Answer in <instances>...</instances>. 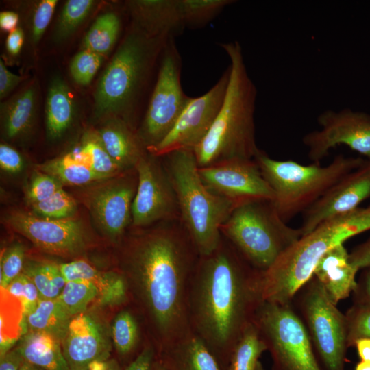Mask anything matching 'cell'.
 Listing matches in <instances>:
<instances>
[{
  "label": "cell",
  "instance_id": "1",
  "mask_svg": "<svg viewBox=\"0 0 370 370\" xmlns=\"http://www.w3.org/2000/svg\"><path fill=\"white\" fill-rule=\"evenodd\" d=\"M177 221L136 238L126 254L123 275L149 324L156 354L191 332L187 298L199 255Z\"/></svg>",
  "mask_w": 370,
  "mask_h": 370
},
{
  "label": "cell",
  "instance_id": "2",
  "mask_svg": "<svg viewBox=\"0 0 370 370\" xmlns=\"http://www.w3.org/2000/svg\"><path fill=\"white\" fill-rule=\"evenodd\" d=\"M262 273L223 236L214 251L199 257L188 292L189 325L222 370L264 301Z\"/></svg>",
  "mask_w": 370,
  "mask_h": 370
},
{
  "label": "cell",
  "instance_id": "3",
  "mask_svg": "<svg viewBox=\"0 0 370 370\" xmlns=\"http://www.w3.org/2000/svg\"><path fill=\"white\" fill-rule=\"evenodd\" d=\"M230 64L229 80L218 114L209 132L193 149L199 167L232 159H254L256 143L254 112L257 90L237 41L221 43Z\"/></svg>",
  "mask_w": 370,
  "mask_h": 370
},
{
  "label": "cell",
  "instance_id": "4",
  "mask_svg": "<svg viewBox=\"0 0 370 370\" xmlns=\"http://www.w3.org/2000/svg\"><path fill=\"white\" fill-rule=\"evenodd\" d=\"M369 230L370 205L330 219L302 236L262 273L264 301L291 304L325 253Z\"/></svg>",
  "mask_w": 370,
  "mask_h": 370
},
{
  "label": "cell",
  "instance_id": "5",
  "mask_svg": "<svg viewBox=\"0 0 370 370\" xmlns=\"http://www.w3.org/2000/svg\"><path fill=\"white\" fill-rule=\"evenodd\" d=\"M171 38L152 37L131 26L98 82L94 95L97 118L118 117L128 123Z\"/></svg>",
  "mask_w": 370,
  "mask_h": 370
},
{
  "label": "cell",
  "instance_id": "6",
  "mask_svg": "<svg viewBox=\"0 0 370 370\" xmlns=\"http://www.w3.org/2000/svg\"><path fill=\"white\" fill-rule=\"evenodd\" d=\"M162 157L175 192L180 223L199 255H208L220 245L221 227L235 206L204 184L193 150H177Z\"/></svg>",
  "mask_w": 370,
  "mask_h": 370
},
{
  "label": "cell",
  "instance_id": "7",
  "mask_svg": "<svg viewBox=\"0 0 370 370\" xmlns=\"http://www.w3.org/2000/svg\"><path fill=\"white\" fill-rule=\"evenodd\" d=\"M254 160L273 189V201L281 219L286 223L304 212L334 184L365 161L358 157L336 156L328 165L320 162L303 165L293 160H277L259 149Z\"/></svg>",
  "mask_w": 370,
  "mask_h": 370
},
{
  "label": "cell",
  "instance_id": "8",
  "mask_svg": "<svg viewBox=\"0 0 370 370\" xmlns=\"http://www.w3.org/2000/svg\"><path fill=\"white\" fill-rule=\"evenodd\" d=\"M225 238L256 270L264 273L302 236L289 227L272 201L255 200L236 206L221 227Z\"/></svg>",
  "mask_w": 370,
  "mask_h": 370
},
{
  "label": "cell",
  "instance_id": "9",
  "mask_svg": "<svg viewBox=\"0 0 370 370\" xmlns=\"http://www.w3.org/2000/svg\"><path fill=\"white\" fill-rule=\"evenodd\" d=\"M292 306L308 332L322 370H345L347 325L314 275L297 292Z\"/></svg>",
  "mask_w": 370,
  "mask_h": 370
},
{
  "label": "cell",
  "instance_id": "10",
  "mask_svg": "<svg viewBox=\"0 0 370 370\" xmlns=\"http://www.w3.org/2000/svg\"><path fill=\"white\" fill-rule=\"evenodd\" d=\"M254 323L273 359V370H322L306 327L292 304L264 301Z\"/></svg>",
  "mask_w": 370,
  "mask_h": 370
},
{
  "label": "cell",
  "instance_id": "11",
  "mask_svg": "<svg viewBox=\"0 0 370 370\" xmlns=\"http://www.w3.org/2000/svg\"><path fill=\"white\" fill-rule=\"evenodd\" d=\"M181 58L173 38L166 44L138 136L147 149L171 130L190 98L181 84Z\"/></svg>",
  "mask_w": 370,
  "mask_h": 370
},
{
  "label": "cell",
  "instance_id": "12",
  "mask_svg": "<svg viewBox=\"0 0 370 370\" xmlns=\"http://www.w3.org/2000/svg\"><path fill=\"white\" fill-rule=\"evenodd\" d=\"M157 158L145 154L134 167L137 174L132 208V223L134 227L180 220L175 190L165 166L157 162Z\"/></svg>",
  "mask_w": 370,
  "mask_h": 370
},
{
  "label": "cell",
  "instance_id": "13",
  "mask_svg": "<svg viewBox=\"0 0 370 370\" xmlns=\"http://www.w3.org/2000/svg\"><path fill=\"white\" fill-rule=\"evenodd\" d=\"M229 67L205 94L191 97L173 127L156 146L147 151L162 157L181 149L193 150L212 127L223 103L228 80Z\"/></svg>",
  "mask_w": 370,
  "mask_h": 370
},
{
  "label": "cell",
  "instance_id": "14",
  "mask_svg": "<svg viewBox=\"0 0 370 370\" xmlns=\"http://www.w3.org/2000/svg\"><path fill=\"white\" fill-rule=\"evenodd\" d=\"M317 122L321 129L306 134L302 139L313 162H319L339 145L370 159V114L350 108L327 110L319 115Z\"/></svg>",
  "mask_w": 370,
  "mask_h": 370
},
{
  "label": "cell",
  "instance_id": "15",
  "mask_svg": "<svg viewBox=\"0 0 370 370\" xmlns=\"http://www.w3.org/2000/svg\"><path fill=\"white\" fill-rule=\"evenodd\" d=\"M201 180L235 207L255 200L273 201L275 194L254 159H232L198 167Z\"/></svg>",
  "mask_w": 370,
  "mask_h": 370
},
{
  "label": "cell",
  "instance_id": "16",
  "mask_svg": "<svg viewBox=\"0 0 370 370\" xmlns=\"http://www.w3.org/2000/svg\"><path fill=\"white\" fill-rule=\"evenodd\" d=\"M7 223L14 231L47 253L71 256L79 253L85 246L82 225L75 219L39 218L22 212H13L7 217Z\"/></svg>",
  "mask_w": 370,
  "mask_h": 370
},
{
  "label": "cell",
  "instance_id": "17",
  "mask_svg": "<svg viewBox=\"0 0 370 370\" xmlns=\"http://www.w3.org/2000/svg\"><path fill=\"white\" fill-rule=\"evenodd\" d=\"M370 198V159L350 172L304 212L299 227L304 236L323 222L348 213Z\"/></svg>",
  "mask_w": 370,
  "mask_h": 370
},
{
  "label": "cell",
  "instance_id": "18",
  "mask_svg": "<svg viewBox=\"0 0 370 370\" xmlns=\"http://www.w3.org/2000/svg\"><path fill=\"white\" fill-rule=\"evenodd\" d=\"M61 346L71 370H88L92 362L109 359L112 349L103 325L85 312L72 317Z\"/></svg>",
  "mask_w": 370,
  "mask_h": 370
},
{
  "label": "cell",
  "instance_id": "19",
  "mask_svg": "<svg viewBox=\"0 0 370 370\" xmlns=\"http://www.w3.org/2000/svg\"><path fill=\"white\" fill-rule=\"evenodd\" d=\"M137 187L130 177L97 191L91 198V212L100 227L112 239L120 238L132 220V208Z\"/></svg>",
  "mask_w": 370,
  "mask_h": 370
},
{
  "label": "cell",
  "instance_id": "20",
  "mask_svg": "<svg viewBox=\"0 0 370 370\" xmlns=\"http://www.w3.org/2000/svg\"><path fill=\"white\" fill-rule=\"evenodd\" d=\"M132 25L152 37L174 38L183 30L180 0H134L126 3Z\"/></svg>",
  "mask_w": 370,
  "mask_h": 370
},
{
  "label": "cell",
  "instance_id": "21",
  "mask_svg": "<svg viewBox=\"0 0 370 370\" xmlns=\"http://www.w3.org/2000/svg\"><path fill=\"white\" fill-rule=\"evenodd\" d=\"M359 270L349 262V253L343 245L325 253L317 263L313 275L335 304L347 298L354 291Z\"/></svg>",
  "mask_w": 370,
  "mask_h": 370
},
{
  "label": "cell",
  "instance_id": "22",
  "mask_svg": "<svg viewBox=\"0 0 370 370\" xmlns=\"http://www.w3.org/2000/svg\"><path fill=\"white\" fill-rule=\"evenodd\" d=\"M66 280L88 281L98 290L97 303L103 306H117L128 299V285L123 274L100 271L82 260L58 264Z\"/></svg>",
  "mask_w": 370,
  "mask_h": 370
},
{
  "label": "cell",
  "instance_id": "23",
  "mask_svg": "<svg viewBox=\"0 0 370 370\" xmlns=\"http://www.w3.org/2000/svg\"><path fill=\"white\" fill-rule=\"evenodd\" d=\"M156 358L168 370H222L205 343L192 332Z\"/></svg>",
  "mask_w": 370,
  "mask_h": 370
},
{
  "label": "cell",
  "instance_id": "24",
  "mask_svg": "<svg viewBox=\"0 0 370 370\" xmlns=\"http://www.w3.org/2000/svg\"><path fill=\"white\" fill-rule=\"evenodd\" d=\"M98 134L108 154L123 171L135 167L145 155L138 134H133L129 124L120 118L110 117Z\"/></svg>",
  "mask_w": 370,
  "mask_h": 370
},
{
  "label": "cell",
  "instance_id": "25",
  "mask_svg": "<svg viewBox=\"0 0 370 370\" xmlns=\"http://www.w3.org/2000/svg\"><path fill=\"white\" fill-rule=\"evenodd\" d=\"M38 99V86L33 82L1 103L3 131L8 139L19 138L30 131L36 118Z\"/></svg>",
  "mask_w": 370,
  "mask_h": 370
},
{
  "label": "cell",
  "instance_id": "26",
  "mask_svg": "<svg viewBox=\"0 0 370 370\" xmlns=\"http://www.w3.org/2000/svg\"><path fill=\"white\" fill-rule=\"evenodd\" d=\"M75 111L74 97L66 82L60 77L52 79L45 103L47 136L51 140L62 137L71 127Z\"/></svg>",
  "mask_w": 370,
  "mask_h": 370
},
{
  "label": "cell",
  "instance_id": "27",
  "mask_svg": "<svg viewBox=\"0 0 370 370\" xmlns=\"http://www.w3.org/2000/svg\"><path fill=\"white\" fill-rule=\"evenodd\" d=\"M17 347L24 360L42 370H71L60 341L50 335L27 331Z\"/></svg>",
  "mask_w": 370,
  "mask_h": 370
},
{
  "label": "cell",
  "instance_id": "28",
  "mask_svg": "<svg viewBox=\"0 0 370 370\" xmlns=\"http://www.w3.org/2000/svg\"><path fill=\"white\" fill-rule=\"evenodd\" d=\"M71 319L58 298L41 299L25 318L28 332L50 335L60 343L66 336Z\"/></svg>",
  "mask_w": 370,
  "mask_h": 370
},
{
  "label": "cell",
  "instance_id": "29",
  "mask_svg": "<svg viewBox=\"0 0 370 370\" xmlns=\"http://www.w3.org/2000/svg\"><path fill=\"white\" fill-rule=\"evenodd\" d=\"M38 169L62 184L80 186L105 179L82 161L77 153H68L47 161L40 164Z\"/></svg>",
  "mask_w": 370,
  "mask_h": 370
},
{
  "label": "cell",
  "instance_id": "30",
  "mask_svg": "<svg viewBox=\"0 0 370 370\" xmlns=\"http://www.w3.org/2000/svg\"><path fill=\"white\" fill-rule=\"evenodd\" d=\"M121 29L119 15L108 12L97 18L83 40V49L108 55L115 45Z\"/></svg>",
  "mask_w": 370,
  "mask_h": 370
},
{
  "label": "cell",
  "instance_id": "31",
  "mask_svg": "<svg viewBox=\"0 0 370 370\" xmlns=\"http://www.w3.org/2000/svg\"><path fill=\"white\" fill-rule=\"evenodd\" d=\"M265 351L266 344L253 321L235 346L226 370H255L259 358Z\"/></svg>",
  "mask_w": 370,
  "mask_h": 370
},
{
  "label": "cell",
  "instance_id": "32",
  "mask_svg": "<svg viewBox=\"0 0 370 370\" xmlns=\"http://www.w3.org/2000/svg\"><path fill=\"white\" fill-rule=\"evenodd\" d=\"M110 334L118 354L123 358L130 356L140 342V330L136 317L130 310H121L112 322Z\"/></svg>",
  "mask_w": 370,
  "mask_h": 370
},
{
  "label": "cell",
  "instance_id": "33",
  "mask_svg": "<svg viewBox=\"0 0 370 370\" xmlns=\"http://www.w3.org/2000/svg\"><path fill=\"white\" fill-rule=\"evenodd\" d=\"M22 272L35 284L41 299L58 298L66 283L57 264L31 262Z\"/></svg>",
  "mask_w": 370,
  "mask_h": 370
},
{
  "label": "cell",
  "instance_id": "34",
  "mask_svg": "<svg viewBox=\"0 0 370 370\" xmlns=\"http://www.w3.org/2000/svg\"><path fill=\"white\" fill-rule=\"evenodd\" d=\"M77 153L90 168L105 178L111 177L123 171L107 152L98 132L86 134Z\"/></svg>",
  "mask_w": 370,
  "mask_h": 370
},
{
  "label": "cell",
  "instance_id": "35",
  "mask_svg": "<svg viewBox=\"0 0 370 370\" xmlns=\"http://www.w3.org/2000/svg\"><path fill=\"white\" fill-rule=\"evenodd\" d=\"M94 5L95 1L92 0L67 1L55 27V41L62 42L72 35L90 14Z\"/></svg>",
  "mask_w": 370,
  "mask_h": 370
},
{
  "label": "cell",
  "instance_id": "36",
  "mask_svg": "<svg viewBox=\"0 0 370 370\" xmlns=\"http://www.w3.org/2000/svg\"><path fill=\"white\" fill-rule=\"evenodd\" d=\"M232 0H180L185 27H201L215 18Z\"/></svg>",
  "mask_w": 370,
  "mask_h": 370
},
{
  "label": "cell",
  "instance_id": "37",
  "mask_svg": "<svg viewBox=\"0 0 370 370\" xmlns=\"http://www.w3.org/2000/svg\"><path fill=\"white\" fill-rule=\"evenodd\" d=\"M97 288L88 281L67 282L58 299L73 317L85 312L89 305L98 300Z\"/></svg>",
  "mask_w": 370,
  "mask_h": 370
},
{
  "label": "cell",
  "instance_id": "38",
  "mask_svg": "<svg viewBox=\"0 0 370 370\" xmlns=\"http://www.w3.org/2000/svg\"><path fill=\"white\" fill-rule=\"evenodd\" d=\"M30 205L36 214L51 219H68L77 208L75 199L63 188L47 199Z\"/></svg>",
  "mask_w": 370,
  "mask_h": 370
},
{
  "label": "cell",
  "instance_id": "39",
  "mask_svg": "<svg viewBox=\"0 0 370 370\" xmlns=\"http://www.w3.org/2000/svg\"><path fill=\"white\" fill-rule=\"evenodd\" d=\"M104 58L89 50L83 49L79 51L70 64L73 79L79 85L88 86L99 69Z\"/></svg>",
  "mask_w": 370,
  "mask_h": 370
},
{
  "label": "cell",
  "instance_id": "40",
  "mask_svg": "<svg viewBox=\"0 0 370 370\" xmlns=\"http://www.w3.org/2000/svg\"><path fill=\"white\" fill-rule=\"evenodd\" d=\"M347 325L348 347L362 338H370V307L352 305L345 314Z\"/></svg>",
  "mask_w": 370,
  "mask_h": 370
},
{
  "label": "cell",
  "instance_id": "41",
  "mask_svg": "<svg viewBox=\"0 0 370 370\" xmlns=\"http://www.w3.org/2000/svg\"><path fill=\"white\" fill-rule=\"evenodd\" d=\"M25 249L20 243H15L8 248L1 256L0 265V286L5 288L23 269Z\"/></svg>",
  "mask_w": 370,
  "mask_h": 370
},
{
  "label": "cell",
  "instance_id": "42",
  "mask_svg": "<svg viewBox=\"0 0 370 370\" xmlns=\"http://www.w3.org/2000/svg\"><path fill=\"white\" fill-rule=\"evenodd\" d=\"M5 289L21 301L25 316L41 299L35 284L23 272L14 278Z\"/></svg>",
  "mask_w": 370,
  "mask_h": 370
},
{
  "label": "cell",
  "instance_id": "43",
  "mask_svg": "<svg viewBox=\"0 0 370 370\" xmlns=\"http://www.w3.org/2000/svg\"><path fill=\"white\" fill-rule=\"evenodd\" d=\"M62 188V184L53 177L42 172L32 177L27 191L30 204L47 199Z\"/></svg>",
  "mask_w": 370,
  "mask_h": 370
},
{
  "label": "cell",
  "instance_id": "44",
  "mask_svg": "<svg viewBox=\"0 0 370 370\" xmlns=\"http://www.w3.org/2000/svg\"><path fill=\"white\" fill-rule=\"evenodd\" d=\"M58 1L42 0L36 6L32 16L31 40L36 45L42 37L53 15Z\"/></svg>",
  "mask_w": 370,
  "mask_h": 370
},
{
  "label": "cell",
  "instance_id": "45",
  "mask_svg": "<svg viewBox=\"0 0 370 370\" xmlns=\"http://www.w3.org/2000/svg\"><path fill=\"white\" fill-rule=\"evenodd\" d=\"M23 160L20 153L5 144L0 145V166L1 168L10 173L20 172L23 167Z\"/></svg>",
  "mask_w": 370,
  "mask_h": 370
},
{
  "label": "cell",
  "instance_id": "46",
  "mask_svg": "<svg viewBox=\"0 0 370 370\" xmlns=\"http://www.w3.org/2000/svg\"><path fill=\"white\" fill-rule=\"evenodd\" d=\"M352 295L354 305L370 307V267L362 269Z\"/></svg>",
  "mask_w": 370,
  "mask_h": 370
},
{
  "label": "cell",
  "instance_id": "47",
  "mask_svg": "<svg viewBox=\"0 0 370 370\" xmlns=\"http://www.w3.org/2000/svg\"><path fill=\"white\" fill-rule=\"evenodd\" d=\"M156 358L155 347L149 340L135 358L127 364L125 370H153Z\"/></svg>",
  "mask_w": 370,
  "mask_h": 370
},
{
  "label": "cell",
  "instance_id": "48",
  "mask_svg": "<svg viewBox=\"0 0 370 370\" xmlns=\"http://www.w3.org/2000/svg\"><path fill=\"white\" fill-rule=\"evenodd\" d=\"M350 263L358 270L370 267V238L349 253Z\"/></svg>",
  "mask_w": 370,
  "mask_h": 370
},
{
  "label": "cell",
  "instance_id": "49",
  "mask_svg": "<svg viewBox=\"0 0 370 370\" xmlns=\"http://www.w3.org/2000/svg\"><path fill=\"white\" fill-rule=\"evenodd\" d=\"M21 76L12 73L7 69L4 62L0 60V98H5L22 81Z\"/></svg>",
  "mask_w": 370,
  "mask_h": 370
},
{
  "label": "cell",
  "instance_id": "50",
  "mask_svg": "<svg viewBox=\"0 0 370 370\" xmlns=\"http://www.w3.org/2000/svg\"><path fill=\"white\" fill-rule=\"evenodd\" d=\"M23 358L16 347L1 356L0 370H19Z\"/></svg>",
  "mask_w": 370,
  "mask_h": 370
},
{
  "label": "cell",
  "instance_id": "51",
  "mask_svg": "<svg viewBox=\"0 0 370 370\" xmlns=\"http://www.w3.org/2000/svg\"><path fill=\"white\" fill-rule=\"evenodd\" d=\"M24 41V32L20 27L9 33L6 38V49L12 56L17 55L23 46Z\"/></svg>",
  "mask_w": 370,
  "mask_h": 370
},
{
  "label": "cell",
  "instance_id": "52",
  "mask_svg": "<svg viewBox=\"0 0 370 370\" xmlns=\"http://www.w3.org/2000/svg\"><path fill=\"white\" fill-rule=\"evenodd\" d=\"M18 15L14 12L5 11L0 14V27L3 31L9 33L16 29L18 23Z\"/></svg>",
  "mask_w": 370,
  "mask_h": 370
},
{
  "label": "cell",
  "instance_id": "53",
  "mask_svg": "<svg viewBox=\"0 0 370 370\" xmlns=\"http://www.w3.org/2000/svg\"><path fill=\"white\" fill-rule=\"evenodd\" d=\"M354 346L356 347L360 360L370 362V338H359Z\"/></svg>",
  "mask_w": 370,
  "mask_h": 370
},
{
  "label": "cell",
  "instance_id": "54",
  "mask_svg": "<svg viewBox=\"0 0 370 370\" xmlns=\"http://www.w3.org/2000/svg\"><path fill=\"white\" fill-rule=\"evenodd\" d=\"M88 370H122V369L116 360L109 358L92 362Z\"/></svg>",
  "mask_w": 370,
  "mask_h": 370
},
{
  "label": "cell",
  "instance_id": "55",
  "mask_svg": "<svg viewBox=\"0 0 370 370\" xmlns=\"http://www.w3.org/2000/svg\"><path fill=\"white\" fill-rule=\"evenodd\" d=\"M19 370H42L40 368L34 365L33 364L23 360L20 366Z\"/></svg>",
  "mask_w": 370,
  "mask_h": 370
},
{
  "label": "cell",
  "instance_id": "56",
  "mask_svg": "<svg viewBox=\"0 0 370 370\" xmlns=\"http://www.w3.org/2000/svg\"><path fill=\"white\" fill-rule=\"evenodd\" d=\"M354 370H370V362L360 360L355 366Z\"/></svg>",
  "mask_w": 370,
  "mask_h": 370
},
{
  "label": "cell",
  "instance_id": "57",
  "mask_svg": "<svg viewBox=\"0 0 370 370\" xmlns=\"http://www.w3.org/2000/svg\"><path fill=\"white\" fill-rule=\"evenodd\" d=\"M153 370H168L165 366L156 358Z\"/></svg>",
  "mask_w": 370,
  "mask_h": 370
}]
</instances>
